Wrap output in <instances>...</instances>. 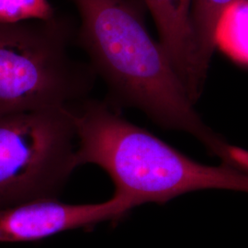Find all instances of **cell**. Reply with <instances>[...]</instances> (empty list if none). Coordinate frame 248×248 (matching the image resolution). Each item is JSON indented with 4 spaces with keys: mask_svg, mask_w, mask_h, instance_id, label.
Listing matches in <instances>:
<instances>
[{
    "mask_svg": "<svg viewBox=\"0 0 248 248\" xmlns=\"http://www.w3.org/2000/svg\"><path fill=\"white\" fill-rule=\"evenodd\" d=\"M73 1L91 66L117 101L140 109L163 128L193 135L222 164L248 173V151L203 124L169 55L129 0Z\"/></svg>",
    "mask_w": 248,
    "mask_h": 248,
    "instance_id": "1",
    "label": "cell"
},
{
    "mask_svg": "<svg viewBox=\"0 0 248 248\" xmlns=\"http://www.w3.org/2000/svg\"><path fill=\"white\" fill-rule=\"evenodd\" d=\"M74 112L78 167L91 164L104 170L114 185L113 194L133 208L204 189L248 194V173L224 164L198 163L106 103L86 101Z\"/></svg>",
    "mask_w": 248,
    "mask_h": 248,
    "instance_id": "2",
    "label": "cell"
},
{
    "mask_svg": "<svg viewBox=\"0 0 248 248\" xmlns=\"http://www.w3.org/2000/svg\"><path fill=\"white\" fill-rule=\"evenodd\" d=\"M72 28L54 16L0 22V116L74 107L96 73L70 54Z\"/></svg>",
    "mask_w": 248,
    "mask_h": 248,
    "instance_id": "3",
    "label": "cell"
},
{
    "mask_svg": "<svg viewBox=\"0 0 248 248\" xmlns=\"http://www.w3.org/2000/svg\"><path fill=\"white\" fill-rule=\"evenodd\" d=\"M74 108L0 116V210L60 195L78 168Z\"/></svg>",
    "mask_w": 248,
    "mask_h": 248,
    "instance_id": "4",
    "label": "cell"
},
{
    "mask_svg": "<svg viewBox=\"0 0 248 248\" xmlns=\"http://www.w3.org/2000/svg\"><path fill=\"white\" fill-rule=\"evenodd\" d=\"M133 209L116 194L98 203H65L58 198L31 201L0 210V243L45 239L67 231L117 221Z\"/></svg>",
    "mask_w": 248,
    "mask_h": 248,
    "instance_id": "5",
    "label": "cell"
},
{
    "mask_svg": "<svg viewBox=\"0 0 248 248\" xmlns=\"http://www.w3.org/2000/svg\"><path fill=\"white\" fill-rule=\"evenodd\" d=\"M157 28L160 44L195 104L204 87L207 73L199 60L191 22L193 0H142Z\"/></svg>",
    "mask_w": 248,
    "mask_h": 248,
    "instance_id": "6",
    "label": "cell"
},
{
    "mask_svg": "<svg viewBox=\"0 0 248 248\" xmlns=\"http://www.w3.org/2000/svg\"><path fill=\"white\" fill-rule=\"evenodd\" d=\"M236 1L238 0H193L191 22L199 60L206 73L216 46V31L220 18Z\"/></svg>",
    "mask_w": 248,
    "mask_h": 248,
    "instance_id": "7",
    "label": "cell"
},
{
    "mask_svg": "<svg viewBox=\"0 0 248 248\" xmlns=\"http://www.w3.org/2000/svg\"><path fill=\"white\" fill-rule=\"evenodd\" d=\"M216 45L235 61L248 64V0H238L224 11L217 26Z\"/></svg>",
    "mask_w": 248,
    "mask_h": 248,
    "instance_id": "8",
    "label": "cell"
},
{
    "mask_svg": "<svg viewBox=\"0 0 248 248\" xmlns=\"http://www.w3.org/2000/svg\"><path fill=\"white\" fill-rule=\"evenodd\" d=\"M54 16L49 0H0V22L49 19Z\"/></svg>",
    "mask_w": 248,
    "mask_h": 248,
    "instance_id": "9",
    "label": "cell"
}]
</instances>
